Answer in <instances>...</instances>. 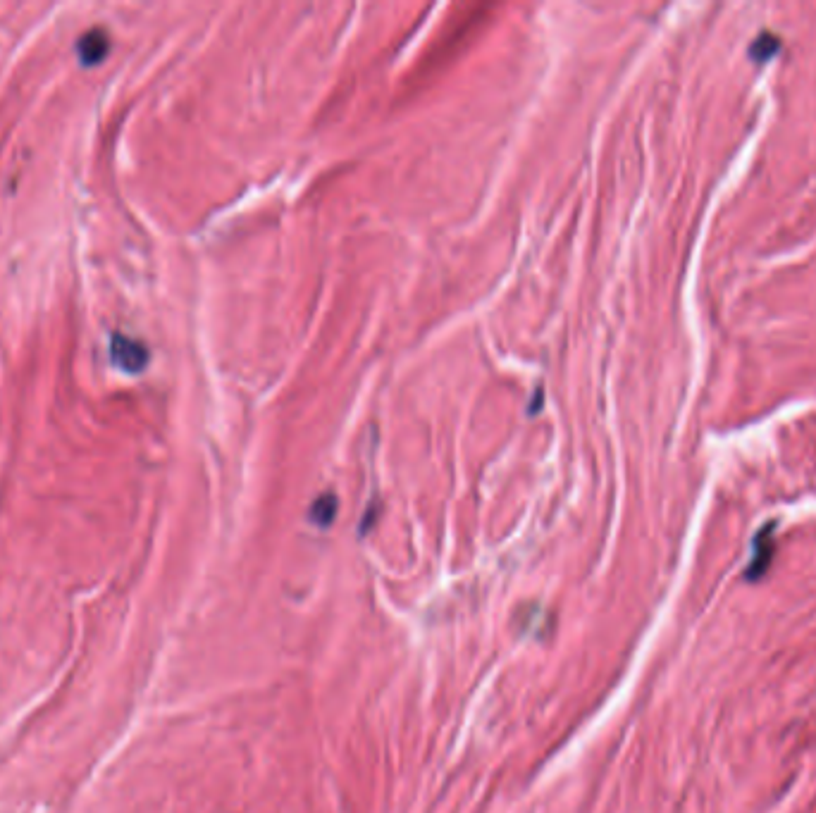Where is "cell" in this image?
<instances>
[{"mask_svg":"<svg viewBox=\"0 0 816 813\" xmlns=\"http://www.w3.org/2000/svg\"><path fill=\"white\" fill-rule=\"evenodd\" d=\"M108 53H110V36H108V31L101 27L89 29L86 34H82V39L77 41V55H79V62H82L84 67L101 65Z\"/></svg>","mask_w":816,"mask_h":813,"instance_id":"obj_2","label":"cell"},{"mask_svg":"<svg viewBox=\"0 0 816 813\" xmlns=\"http://www.w3.org/2000/svg\"><path fill=\"white\" fill-rule=\"evenodd\" d=\"M110 361L117 370L127 372V375H139L151 361V351H148L144 341L115 332L113 339H110Z\"/></svg>","mask_w":816,"mask_h":813,"instance_id":"obj_1","label":"cell"},{"mask_svg":"<svg viewBox=\"0 0 816 813\" xmlns=\"http://www.w3.org/2000/svg\"><path fill=\"white\" fill-rule=\"evenodd\" d=\"M335 513H337V496L335 494H323L315 499V504L311 506V520L315 525L320 527H327L335 520Z\"/></svg>","mask_w":816,"mask_h":813,"instance_id":"obj_3","label":"cell"}]
</instances>
